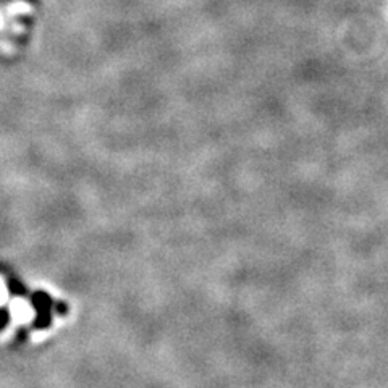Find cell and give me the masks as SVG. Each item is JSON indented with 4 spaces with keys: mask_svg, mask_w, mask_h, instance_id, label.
Segmentation results:
<instances>
[{
    "mask_svg": "<svg viewBox=\"0 0 388 388\" xmlns=\"http://www.w3.org/2000/svg\"><path fill=\"white\" fill-rule=\"evenodd\" d=\"M28 15H31V8L26 2L0 0V47L12 49L16 37L25 31L23 18Z\"/></svg>",
    "mask_w": 388,
    "mask_h": 388,
    "instance_id": "cell-1",
    "label": "cell"
},
{
    "mask_svg": "<svg viewBox=\"0 0 388 388\" xmlns=\"http://www.w3.org/2000/svg\"><path fill=\"white\" fill-rule=\"evenodd\" d=\"M32 306L37 313V319L35 320V329H47L52 324V306L54 301L47 293H36L31 299Z\"/></svg>",
    "mask_w": 388,
    "mask_h": 388,
    "instance_id": "cell-2",
    "label": "cell"
},
{
    "mask_svg": "<svg viewBox=\"0 0 388 388\" xmlns=\"http://www.w3.org/2000/svg\"><path fill=\"white\" fill-rule=\"evenodd\" d=\"M8 290L10 293H13V295H25L26 293V288L20 284V281L16 280H8Z\"/></svg>",
    "mask_w": 388,
    "mask_h": 388,
    "instance_id": "cell-3",
    "label": "cell"
},
{
    "mask_svg": "<svg viewBox=\"0 0 388 388\" xmlns=\"http://www.w3.org/2000/svg\"><path fill=\"white\" fill-rule=\"evenodd\" d=\"M10 320V314L7 309H0V330H4L5 327H7Z\"/></svg>",
    "mask_w": 388,
    "mask_h": 388,
    "instance_id": "cell-4",
    "label": "cell"
}]
</instances>
